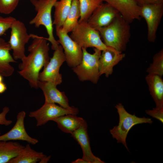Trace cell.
Wrapping results in <instances>:
<instances>
[{"instance_id":"obj_1","label":"cell","mask_w":163,"mask_h":163,"mask_svg":"<svg viewBox=\"0 0 163 163\" xmlns=\"http://www.w3.org/2000/svg\"><path fill=\"white\" fill-rule=\"evenodd\" d=\"M31 34L33 40L28 47L29 54L21 59L18 73L28 81L31 87L37 89L39 73L50 59V48L47 38Z\"/></svg>"},{"instance_id":"obj_2","label":"cell","mask_w":163,"mask_h":163,"mask_svg":"<svg viewBox=\"0 0 163 163\" xmlns=\"http://www.w3.org/2000/svg\"><path fill=\"white\" fill-rule=\"evenodd\" d=\"M129 24L119 14L109 25L97 30L107 46L123 52L126 50L130 37Z\"/></svg>"},{"instance_id":"obj_3","label":"cell","mask_w":163,"mask_h":163,"mask_svg":"<svg viewBox=\"0 0 163 163\" xmlns=\"http://www.w3.org/2000/svg\"><path fill=\"white\" fill-rule=\"evenodd\" d=\"M30 0L37 14L29 24L37 28L41 25L45 27L48 36L47 40L51 43L52 49L55 50L59 44L54 36L51 11L55 3L58 0Z\"/></svg>"},{"instance_id":"obj_4","label":"cell","mask_w":163,"mask_h":163,"mask_svg":"<svg viewBox=\"0 0 163 163\" xmlns=\"http://www.w3.org/2000/svg\"><path fill=\"white\" fill-rule=\"evenodd\" d=\"M119 117L118 125L113 127L110 130L112 137L115 139L117 143H122L129 151L126 143V138L128 134L131 129L136 124L143 123L152 124V119L145 117H139L135 114H131L127 112L121 103L117 104L115 106Z\"/></svg>"},{"instance_id":"obj_5","label":"cell","mask_w":163,"mask_h":163,"mask_svg":"<svg viewBox=\"0 0 163 163\" xmlns=\"http://www.w3.org/2000/svg\"><path fill=\"white\" fill-rule=\"evenodd\" d=\"M82 48L83 56L82 61L72 69L80 81H89L96 84L100 76L99 61L102 51L94 48V52L91 54L87 51L86 49Z\"/></svg>"},{"instance_id":"obj_6","label":"cell","mask_w":163,"mask_h":163,"mask_svg":"<svg viewBox=\"0 0 163 163\" xmlns=\"http://www.w3.org/2000/svg\"><path fill=\"white\" fill-rule=\"evenodd\" d=\"M70 37L82 48L94 47L102 51L107 47L101 40L99 31L87 21L79 23Z\"/></svg>"},{"instance_id":"obj_7","label":"cell","mask_w":163,"mask_h":163,"mask_svg":"<svg viewBox=\"0 0 163 163\" xmlns=\"http://www.w3.org/2000/svg\"><path fill=\"white\" fill-rule=\"evenodd\" d=\"M66 60L62 47L59 45L54 50L52 57L40 73L39 80L49 82L56 86L60 84L62 78L59 70Z\"/></svg>"},{"instance_id":"obj_8","label":"cell","mask_w":163,"mask_h":163,"mask_svg":"<svg viewBox=\"0 0 163 163\" xmlns=\"http://www.w3.org/2000/svg\"><path fill=\"white\" fill-rule=\"evenodd\" d=\"M9 41L12 56L15 60L21 59L25 56V46L31 38V34H28L26 27L22 22L16 20L11 28Z\"/></svg>"},{"instance_id":"obj_9","label":"cell","mask_w":163,"mask_h":163,"mask_svg":"<svg viewBox=\"0 0 163 163\" xmlns=\"http://www.w3.org/2000/svg\"><path fill=\"white\" fill-rule=\"evenodd\" d=\"M78 112V109L74 106L66 108L55 104L44 103L38 110L30 112L29 116L36 119V126L38 127L62 116L67 114L77 115Z\"/></svg>"},{"instance_id":"obj_10","label":"cell","mask_w":163,"mask_h":163,"mask_svg":"<svg viewBox=\"0 0 163 163\" xmlns=\"http://www.w3.org/2000/svg\"><path fill=\"white\" fill-rule=\"evenodd\" d=\"M140 16L145 20L147 37L151 42H155L156 33L163 15V4L140 5Z\"/></svg>"},{"instance_id":"obj_11","label":"cell","mask_w":163,"mask_h":163,"mask_svg":"<svg viewBox=\"0 0 163 163\" xmlns=\"http://www.w3.org/2000/svg\"><path fill=\"white\" fill-rule=\"evenodd\" d=\"M57 41L62 46L68 66L73 68L81 62L83 56L82 48L73 40L68 33L62 31L61 27H56Z\"/></svg>"},{"instance_id":"obj_12","label":"cell","mask_w":163,"mask_h":163,"mask_svg":"<svg viewBox=\"0 0 163 163\" xmlns=\"http://www.w3.org/2000/svg\"><path fill=\"white\" fill-rule=\"evenodd\" d=\"M120 14L107 3H103L94 12L87 22L94 28L99 29L109 25Z\"/></svg>"},{"instance_id":"obj_13","label":"cell","mask_w":163,"mask_h":163,"mask_svg":"<svg viewBox=\"0 0 163 163\" xmlns=\"http://www.w3.org/2000/svg\"><path fill=\"white\" fill-rule=\"evenodd\" d=\"M125 54L109 46L101 51L99 61L100 76L108 77L113 72V67L122 60Z\"/></svg>"},{"instance_id":"obj_14","label":"cell","mask_w":163,"mask_h":163,"mask_svg":"<svg viewBox=\"0 0 163 163\" xmlns=\"http://www.w3.org/2000/svg\"><path fill=\"white\" fill-rule=\"evenodd\" d=\"M26 115V113L24 111L19 112L17 116L14 125L8 132L0 136V141L21 140L33 145L38 143V140L30 137L26 130L24 125Z\"/></svg>"},{"instance_id":"obj_15","label":"cell","mask_w":163,"mask_h":163,"mask_svg":"<svg viewBox=\"0 0 163 163\" xmlns=\"http://www.w3.org/2000/svg\"><path fill=\"white\" fill-rule=\"evenodd\" d=\"M71 134L81 148L83 153L82 159L88 163H105L95 156L92 152L88 132V124L86 121Z\"/></svg>"},{"instance_id":"obj_16","label":"cell","mask_w":163,"mask_h":163,"mask_svg":"<svg viewBox=\"0 0 163 163\" xmlns=\"http://www.w3.org/2000/svg\"><path fill=\"white\" fill-rule=\"evenodd\" d=\"M116 9L129 23L139 20L140 6L136 0H103Z\"/></svg>"},{"instance_id":"obj_17","label":"cell","mask_w":163,"mask_h":163,"mask_svg":"<svg viewBox=\"0 0 163 163\" xmlns=\"http://www.w3.org/2000/svg\"><path fill=\"white\" fill-rule=\"evenodd\" d=\"M38 88L42 91L45 97V103H57L66 108H71L69 100L64 91H61L56 85L49 82L39 80Z\"/></svg>"},{"instance_id":"obj_18","label":"cell","mask_w":163,"mask_h":163,"mask_svg":"<svg viewBox=\"0 0 163 163\" xmlns=\"http://www.w3.org/2000/svg\"><path fill=\"white\" fill-rule=\"evenodd\" d=\"M11 50L8 42L0 38V74L3 77H9L14 72V68L10 63L17 61L11 54Z\"/></svg>"},{"instance_id":"obj_19","label":"cell","mask_w":163,"mask_h":163,"mask_svg":"<svg viewBox=\"0 0 163 163\" xmlns=\"http://www.w3.org/2000/svg\"><path fill=\"white\" fill-rule=\"evenodd\" d=\"M162 77L157 75L148 74L145 78L156 107H163V80Z\"/></svg>"},{"instance_id":"obj_20","label":"cell","mask_w":163,"mask_h":163,"mask_svg":"<svg viewBox=\"0 0 163 163\" xmlns=\"http://www.w3.org/2000/svg\"><path fill=\"white\" fill-rule=\"evenodd\" d=\"M56 122L58 128L62 132L71 134L78 129L85 121L76 115H65L53 120Z\"/></svg>"},{"instance_id":"obj_21","label":"cell","mask_w":163,"mask_h":163,"mask_svg":"<svg viewBox=\"0 0 163 163\" xmlns=\"http://www.w3.org/2000/svg\"><path fill=\"white\" fill-rule=\"evenodd\" d=\"M46 156L43 152L33 149L29 144H27L24 146L18 155L8 163H36Z\"/></svg>"},{"instance_id":"obj_22","label":"cell","mask_w":163,"mask_h":163,"mask_svg":"<svg viewBox=\"0 0 163 163\" xmlns=\"http://www.w3.org/2000/svg\"><path fill=\"white\" fill-rule=\"evenodd\" d=\"M24 146L17 142L0 141V163H8Z\"/></svg>"},{"instance_id":"obj_23","label":"cell","mask_w":163,"mask_h":163,"mask_svg":"<svg viewBox=\"0 0 163 163\" xmlns=\"http://www.w3.org/2000/svg\"><path fill=\"white\" fill-rule=\"evenodd\" d=\"M72 0H58L55 3L53 25L61 27L70 9Z\"/></svg>"},{"instance_id":"obj_24","label":"cell","mask_w":163,"mask_h":163,"mask_svg":"<svg viewBox=\"0 0 163 163\" xmlns=\"http://www.w3.org/2000/svg\"><path fill=\"white\" fill-rule=\"evenodd\" d=\"M80 12L78 0H72L71 8L61 29L68 33L72 31L79 24Z\"/></svg>"},{"instance_id":"obj_25","label":"cell","mask_w":163,"mask_h":163,"mask_svg":"<svg viewBox=\"0 0 163 163\" xmlns=\"http://www.w3.org/2000/svg\"><path fill=\"white\" fill-rule=\"evenodd\" d=\"M80 17L78 22L87 21L94 12L103 3V0H78Z\"/></svg>"},{"instance_id":"obj_26","label":"cell","mask_w":163,"mask_h":163,"mask_svg":"<svg viewBox=\"0 0 163 163\" xmlns=\"http://www.w3.org/2000/svg\"><path fill=\"white\" fill-rule=\"evenodd\" d=\"M148 74L162 76L163 75V50L162 49L153 56L152 62L147 69Z\"/></svg>"},{"instance_id":"obj_27","label":"cell","mask_w":163,"mask_h":163,"mask_svg":"<svg viewBox=\"0 0 163 163\" xmlns=\"http://www.w3.org/2000/svg\"><path fill=\"white\" fill-rule=\"evenodd\" d=\"M19 0H0V13L8 14L12 12L17 6Z\"/></svg>"},{"instance_id":"obj_28","label":"cell","mask_w":163,"mask_h":163,"mask_svg":"<svg viewBox=\"0 0 163 163\" xmlns=\"http://www.w3.org/2000/svg\"><path fill=\"white\" fill-rule=\"evenodd\" d=\"M16 19L14 17L9 16L3 17L0 16V36L3 35L9 28Z\"/></svg>"},{"instance_id":"obj_29","label":"cell","mask_w":163,"mask_h":163,"mask_svg":"<svg viewBox=\"0 0 163 163\" xmlns=\"http://www.w3.org/2000/svg\"><path fill=\"white\" fill-rule=\"evenodd\" d=\"M146 113L163 123V107H156L152 110H147Z\"/></svg>"},{"instance_id":"obj_30","label":"cell","mask_w":163,"mask_h":163,"mask_svg":"<svg viewBox=\"0 0 163 163\" xmlns=\"http://www.w3.org/2000/svg\"><path fill=\"white\" fill-rule=\"evenodd\" d=\"M9 110V108L7 107H5L3 108L2 111L0 113V125L8 126L12 123V120L6 118V115Z\"/></svg>"},{"instance_id":"obj_31","label":"cell","mask_w":163,"mask_h":163,"mask_svg":"<svg viewBox=\"0 0 163 163\" xmlns=\"http://www.w3.org/2000/svg\"><path fill=\"white\" fill-rule=\"evenodd\" d=\"M139 5L143 4H163V0H136Z\"/></svg>"},{"instance_id":"obj_32","label":"cell","mask_w":163,"mask_h":163,"mask_svg":"<svg viewBox=\"0 0 163 163\" xmlns=\"http://www.w3.org/2000/svg\"><path fill=\"white\" fill-rule=\"evenodd\" d=\"M7 89L5 84L3 82L0 83V94L4 93Z\"/></svg>"},{"instance_id":"obj_33","label":"cell","mask_w":163,"mask_h":163,"mask_svg":"<svg viewBox=\"0 0 163 163\" xmlns=\"http://www.w3.org/2000/svg\"><path fill=\"white\" fill-rule=\"evenodd\" d=\"M51 158L50 156H46V155L43 158L41 159L39 161V163H46L48 162L50 160V158Z\"/></svg>"},{"instance_id":"obj_34","label":"cell","mask_w":163,"mask_h":163,"mask_svg":"<svg viewBox=\"0 0 163 163\" xmlns=\"http://www.w3.org/2000/svg\"><path fill=\"white\" fill-rule=\"evenodd\" d=\"M72 163H88L87 161L82 158H78L72 162Z\"/></svg>"},{"instance_id":"obj_35","label":"cell","mask_w":163,"mask_h":163,"mask_svg":"<svg viewBox=\"0 0 163 163\" xmlns=\"http://www.w3.org/2000/svg\"><path fill=\"white\" fill-rule=\"evenodd\" d=\"M3 76L0 74V83L3 82Z\"/></svg>"},{"instance_id":"obj_36","label":"cell","mask_w":163,"mask_h":163,"mask_svg":"<svg viewBox=\"0 0 163 163\" xmlns=\"http://www.w3.org/2000/svg\"><path fill=\"white\" fill-rule=\"evenodd\" d=\"M1 134L0 133V134Z\"/></svg>"}]
</instances>
